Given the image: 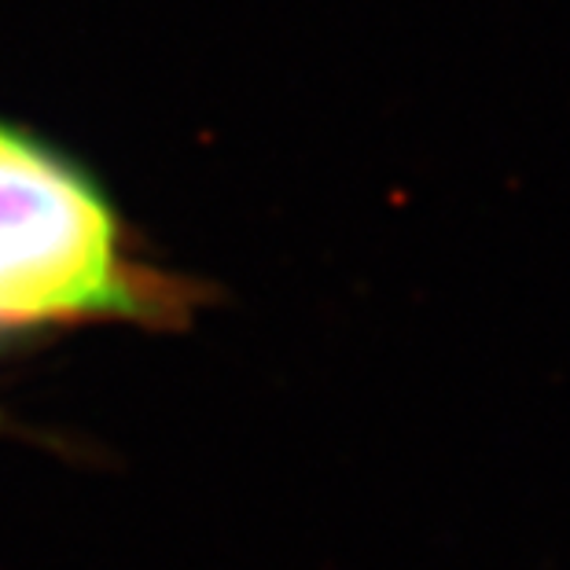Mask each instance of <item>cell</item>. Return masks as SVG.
I'll return each instance as SVG.
<instances>
[{
  "instance_id": "obj_1",
  "label": "cell",
  "mask_w": 570,
  "mask_h": 570,
  "mask_svg": "<svg viewBox=\"0 0 570 570\" xmlns=\"http://www.w3.org/2000/svg\"><path fill=\"white\" fill-rule=\"evenodd\" d=\"M115 222L89 177L0 126V321L129 309Z\"/></svg>"
}]
</instances>
